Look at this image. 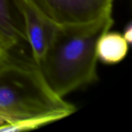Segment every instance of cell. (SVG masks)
Listing matches in <instances>:
<instances>
[{"label": "cell", "mask_w": 132, "mask_h": 132, "mask_svg": "<svg viewBox=\"0 0 132 132\" xmlns=\"http://www.w3.org/2000/svg\"><path fill=\"white\" fill-rule=\"evenodd\" d=\"M129 46L123 34L108 30L97 41V60L105 64H117L127 56Z\"/></svg>", "instance_id": "obj_6"}, {"label": "cell", "mask_w": 132, "mask_h": 132, "mask_svg": "<svg viewBox=\"0 0 132 132\" xmlns=\"http://www.w3.org/2000/svg\"><path fill=\"white\" fill-rule=\"evenodd\" d=\"M0 52H1V51H0Z\"/></svg>", "instance_id": "obj_11"}, {"label": "cell", "mask_w": 132, "mask_h": 132, "mask_svg": "<svg viewBox=\"0 0 132 132\" xmlns=\"http://www.w3.org/2000/svg\"><path fill=\"white\" fill-rule=\"evenodd\" d=\"M113 24L111 13L87 24L57 26L50 46L36 63L55 94L63 98L97 80V43Z\"/></svg>", "instance_id": "obj_1"}, {"label": "cell", "mask_w": 132, "mask_h": 132, "mask_svg": "<svg viewBox=\"0 0 132 132\" xmlns=\"http://www.w3.org/2000/svg\"><path fill=\"white\" fill-rule=\"evenodd\" d=\"M67 116L60 114H46L29 118L24 120L7 123L0 127V132L26 131L36 129L55 121L62 120Z\"/></svg>", "instance_id": "obj_7"}, {"label": "cell", "mask_w": 132, "mask_h": 132, "mask_svg": "<svg viewBox=\"0 0 132 132\" xmlns=\"http://www.w3.org/2000/svg\"><path fill=\"white\" fill-rule=\"evenodd\" d=\"M25 2L0 0V51L26 55L24 51L29 46L25 26Z\"/></svg>", "instance_id": "obj_4"}, {"label": "cell", "mask_w": 132, "mask_h": 132, "mask_svg": "<svg viewBox=\"0 0 132 132\" xmlns=\"http://www.w3.org/2000/svg\"><path fill=\"white\" fill-rule=\"evenodd\" d=\"M75 111L51 90L32 56L19 58L0 73V117L7 123L46 114L68 117Z\"/></svg>", "instance_id": "obj_2"}, {"label": "cell", "mask_w": 132, "mask_h": 132, "mask_svg": "<svg viewBox=\"0 0 132 132\" xmlns=\"http://www.w3.org/2000/svg\"><path fill=\"white\" fill-rule=\"evenodd\" d=\"M26 55H22L15 53H9V52H0V73L4 70L5 68L14 63L19 58L22 56H25Z\"/></svg>", "instance_id": "obj_8"}, {"label": "cell", "mask_w": 132, "mask_h": 132, "mask_svg": "<svg viewBox=\"0 0 132 132\" xmlns=\"http://www.w3.org/2000/svg\"><path fill=\"white\" fill-rule=\"evenodd\" d=\"M58 26L83 25L112 13L114 0H28Z\"/></svg>", "instance_id": "obj_3"}, {"label": "cell", "mask_w": 132, "mask_h": 132, "mask_svg": "<svg viewBox=\"0 0 132 132\" xmlns=\"http://www.w3.org/2000/svg\"><path fill=\"white\" fill-rule=\"evenodd\" d=\"M5 124H7V121L5 119H3L2 118L0 117V127L4 125H5Z\"/></svg>", "instance_id": "obj_10"}, {"label": "cell", "mask_w": 132, "mask_h": 132, "mask_svg": "<svg viewBox=\"0 0 132 132\" xmlns=\"http://www.w3.org/2000/svg\"><path fill=\"white\" fill-rule=\"evenodd\" d=\"M123 36H124L125 39H126V41L131 45L132 41V24L131 22L126 25V26L124 29Z\"/></svg>", "instance_id": "obj_9"}, {"label": "cell", "mask_w": 132, "mask_h": 132, "mask_svg": "<svg viewBox=\"0 0 132 132\" xmlns=\"http://www.w3.org/2000/svg\"><path fill=\"white\" fill-rule=\"evenodd\" d=\"M25 26L32 57L37 63L50 46L57 26L40 13L28 0L24 4Z\"/></svg>", "instance_id": "obj_5"}]
</instances>
